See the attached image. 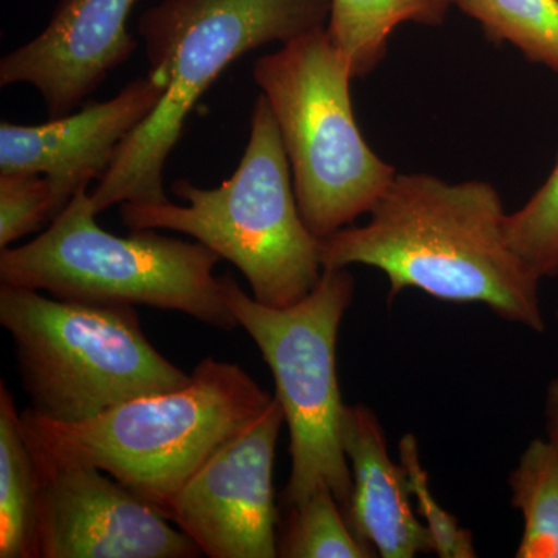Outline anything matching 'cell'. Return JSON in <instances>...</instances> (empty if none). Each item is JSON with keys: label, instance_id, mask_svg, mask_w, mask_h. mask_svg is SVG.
<instances>
[{"label": "cell", "instance_id": "1", "mask_svg": "<svg viewBox=\"0 0 558 558\" xmlns=\"http://www.w3.org/2000/svg\"><path fill=\"white\" fill-rule=\"evenodd\" d=\"M505 205L484 180L450 183L428 172L398 174L368 222L319 240L323 269L366 266L388 279V301L416 289L545 332L537 277L510 247Z\"/></svg>", "mask_w": 558, "mask_h": 558}, {"label": "cell", "instance_id": "2", "mask_svg": "<svg viewBox=\"0 0 558 558\" xmlns=\"http://www.w3.org/2000/svg\"><path fill=\"white\" fill-rule=\"evenodd\" d=\"M274 398L240 365L207 357L186 387L128 400L87 421H51L31 409L21 418L39 461L100 469L163 513L201 465Z\"/></svg>", "mask_w": 558, "mask_h": 558}, {"label": "cell", "instance_id": "3", "mask_svg": "<svg viewBox=\"0 0 558 558\" xmlns=\"http://www.w3.org/2000/svg\"><path fill=\"white\" fill-rule=\"evenodd\" d=\"M332 0H161L138 21L149 70L167 94L124 140L90 193L97 215L113 205L168 202L163 170L202 95L231 62L267 44L328 27Z\"/></svg>", "mask_w": 558, "mask_h": 558}, {"label": "cell", "instance_id": "4", "mask_svg": "<svg viewBox=\"0 0 558 558\" xmlns=\"http://www.w3.org/2000/svg\"><path fill=\"white\" fill-rule=\"evenodd\" d=\"M171 191L183 205L121 204L124 226L189 234L238 267L253 299L266 306H292L318 284L319 240L301 216L288 154L264 95L253 106L247 148L231 178L216 189L179 179Z\"/></svg>", "mask_w": 558, "mask_h": 558}, {"label": "cell", "instance_id": "5", "mask_svg": "<svg viewBox=\"0 0 558 558\" xmlns=\"http://www.w3.org/2000/svg\"><path fill=\"white\" fill-rule=\"evenodd\" d=\"M97 216L84 186L36 240L2 248L0 282L58 300L182 312L220 330L240 326L213 274L218 253L154 230L116 236Z\"/></svg>", "mask_w": 558, "mask_h": 558}, {"label": "cell", "instance_id": "6", "mask_svg": "<svg viewBox=\"0 0 558 558\" xmlns=\"http://www.w3.org/2000/svg\"><path fill=\"white\" fill-rule=\"evenodd\" d=\"M0 325L13 340L28 409L51 421H87L191 381L150 344L135 306L58 300L0 282Z\"/></svg>", "mask_w": 558, "mask_h": 558}, {"label": "cell", "instance_id": "7", "mask_svg": "<svg viewBox=\"0 0 558 558\" xmlns=\"http://www.w3.org/2000/svg\"><path fill=\"white\" fill-rule=\"evenodd\" d=\"M253 80L277 120L307 229L322 240L368 215L398 171L360 131L355 78L328 31L260 57Z\"/></svg>", "mask_w": 558, "mask_h": 558}, {"label": "cell", "instance_id": "8", "mask_svg": "<svg viewBox=\"0 0 558 558\" xmlns=\"http://www.w3.org/2000/svg\"><path fill=\"white\" fill-rule=\"evenodd\" d=\"M220 282L238 325L269 365L275 398L284 411L290 475L282 509L295 508L315 488L328 486L347 515L352 476L341 442L347 403L337 377V339L354 300V277L348 269H323L310 295L286 307L259 303L230 275Z\"/></svg>", "mask_w": 558, "mask_h": 558}, {"label": "cell", "instance_id": "9", "mask_svg": "<svg viewBox=\"0 0 558 558\" xmlns=\"http://www.w3.org/2000/svg\"><path fill=\"white\" fill-rule=\"evenodd\" d=\"M284 411L277 398L227 440L168 502L163 515L209 558L278 557L274 464Z\"/></svg>", "mask_w": 558, "mask_h": 558}, {"label": "cell", "instance_id": "10", "mask_svg": "<svg viewBox=\"0 0 558 558\" xmlns=\"http://www.w3.org/2000/svg\"><path fill=\"white\" fill-rule=\"evenodd\" d=\"M36 464V558L202 556L196 543L156 506L102 470L49 464L39 459Z\"/></svg>", "mask_w": 558, "mask_h": 558}, {"label": "cell", "instance_id": "11", "mask_svg": "<svg viewBox=\"0 0 558 558\" xmlns=\"http://www.w3.org/2000/svg\"><path fill=\"white\" fill-rule=\"evenodd\" d=\"M167 89L163 73L149 70L110 100L84 105L47 123L2 121L0 172L47 175L57 218L81 189L105 178L124 140L157 109Z\"/></svg>", "mask_w": 558, "mask_h": 558}, {"label": "cell", "instance_id": "12", "mask_svg": "<svg viewBox=\"0 0 558 558\" xmlns=\"http://www.w3.org/2000/svg\"><path fill=\"white\" fill-rule=\"evenodd\" d=\"M135 2L60 0L46 28L2 58L0 86L35 87L50 119L83 108L137 50L128 32Z\"/></svg>", "mask_w": 558, "mask_h": 558}, {"label": "cell", "instance_id": "13", "mask_svg": "<svg viewBox=\"0 0 558 558\" xmlns=\"http://www.w3.org/2000/svg\"><path fill=\"white\" fill-rule=\"evenodd\" d=\"M341 442L352 476L349 526L377 557L433 554L427 527L411 506L409 476L388 453L387 435L369 407H344Z\"/></svg>", "mask_w": 558, "mask_h": 558}, {"label": "cell", "instance_id": "14", "mask_svg": "<svg viewBox=\"0 0 558 558\" xmlns=\"http://www.w3.org/2000/svg\"><path fill=\"white\" fill-rule=\"evenodd\" d=\"M454 0H332L328 31L355 80L366 78L385 60L400 25L440 27Z\"/></svg>", "mask_w": 558, "mask_h": 558}, {"label": "cell", "instance_id": "15", "mask_svg": "<svg viewBox=\"0 0 558 558\" xmlns=\"http://www.w3.org/2000/svg\"><path fill=\"white\" fill-rule=\"evenodd\" d=\"M39 470L13 396L0 384V558H36Z\"/></svg>", "mask_w": 558, "mask_h": 558}, {"label": "cell", "instance_id": "16", "mask_svg": "<svg viewBox=\"0 0 558 558\" xmlns=\"http://www.w3.org/2000/svg\"><path fill=\"white\" fill-rule=\"evenodd\" d=\"M513 508L523 519L517 558H558V449L531 440L509 475Z\"/></svg>", "mask_w": 558, "mask_h": 558}, {"label": "cell", "instance_id": "17", "mask_svg": "<svg viewBox=\"0 0 558 558\" xmlns=\"http://www.w3.org/2000/svg\"><path fill=\"white\" fill-rule=\"evenodd\" d=\"M495 44L558 75V0H454Z\"/></svg>", "mask_w": 558, "mask_h": 558}, {"label": "cell", "instance_id": "18", "mask_svg": "<svg viewBox=\"0 0 558 558\" xmlns=\"http://www.w3.org/2000/svg\"><path fill=\"white\" fill-rule=\"evenodd\" d=\"M278 557L373 558L377 554L349 526L330 488L319 486L301 505L288 509L278 532Z\"/></svg>", "mask_w": 558, "mask_h": 558}, {"label": "cell", "instance_id": "19", "mask_svg": "<svg viewBox=\"0 0 558 558\" xmlns=\"http://www.w3.org/2000/svg\"><path fill=\"white\" fill-rule=\"evenodd\" d=\"M510 247L539 279L558 277V157L546 182L505 220Z\"/></svg>", "mask_w": 558, "mask_h": 558}, {"label": "cell", "instance_id": "20", "mask_svg": "<svg viewBox=\"0 0 558 558\" xmlns=\"http://www.w3.org/2000/svg\"><path fill=\"white\" fill-rule=\"evenodd\" d=\"M399 461L409 476L411 495L416 499L417 515L427 527L433 554L440 558L476 557L472 534L459 526L457 517L447 512L433 495L427 472L422 465L417 439L413 435L400 439Z\"/></svg>", "mask_w": 558, "mask_h": 558}, {"label": "cell", "instance_id": "21", "mask_svg": "<svg viewBox=\"0 0 558 558\" xmlns=\"http://www.w3.org/2000/svg\"><path fill=\"white\" fill-rule=\"evenodd\" d=\"M54 219L53 191L39 172H0V250Z\"/></svg>", "mask_w": 558, "mask_h": 558}, {"label": "cell", "instance_id": "22", "mask_svg": "<svg viewBox=\"0 0 558 558\" xmlns=\"http://www.w3.org/2000/svg\"><path fill=\"white\" fill-rule=\"evenodd\" d=\"M546 438L558 449V377L549 381L545 398Z\"/></svg>", "mask_w": 558, "mask_h": 558}, {"label": "cell", "instance_id": "23", "mask_svg": "<svg viewBox=\"0 0 558 558\" xmlns=\"http://www.w3.org/2000/svg\"><path fill=\"white\" fill-rule=\"evenodd\" d=\"M557 318H558V311H557Z\"/></svg>", "mask_w": 558, "mask_h": 558}]
</instances>
